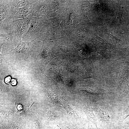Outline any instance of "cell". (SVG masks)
<instances>
[{"instance_id":"obj_1","label":"cell","mask_w":129,"mask_h":129,"mask_svg":"<svg viewBox=\"0 0 129 129\" xmlns=\"http://www.w3.org/2000/svg\"><path fill=\"white\" fill-rule=\"evenodd\" d=\"M33 16L31 14L22 19L5 21L0 25V31L2 33H11L19 41L29 29Z\"/></svg>"},{"instance_id":"obj_2","label":"cell","mask_w":129,"mask_h":129,"mask_svg":"<svg viewBox=\"0 0 129 129\" xmlns=\"http://www.w3.org/2000/svg\"><path fill=\"white\" fill-rule=\"evenodd\" d=\"M43 24L42 17L33 16L29 29L23 35L21 39L24 42H31L38 38L42 31Z\"/></svg>"},{"instance_id":"obj_3","label":"cell","mask_w":129,"mask_h":129,"mask_svg":"<svg viewBox=\"0 0 129 129\" xmlns=\"http://www.w3.org/2000/svg\"><path fill=\"white\" fill-rule=\"evenodd\" d=\"M32 4L29 1L25 6L22 8H17L11 6L8 16L6 19L13 21L24 18L32 14Z\"/></svg>"},{"instance_id":"obj_4","label":"cell","mask_w":129,"mask_h":129,"mask_svg":"<svg viewBox=\"0 0 129 129\" xmlns=\"http://www.w3.org/2000/svg\"><path fill=\"white\" fill-rule=\"evenodd\" d=\"M32 4L33 10L32 14L33 16L37 17L44 16L47 12V6L44 1L28 0Z\"/></svg>"},{"instance_id":"obj_5","label":"cell","mask_w":129,"mask_h":129,"mask_svg":"<svg viewBox=\"0 0 129 129\" xmlns=\"http://www.w3.org/2000/svg\"><path fill=\"white\" fill-rule=\"evenodd\" d=\"M33 41L31 42H23L20 40L18 43L17 46L9 53L12 54H22L30 52L35 47V46L32 44Z\"/></svg>"},{"instance_id":"obj_6","label":"cell","mask_w":129,"mask_h":129,"mask_svg":"<svg viewBox=\"0 0 129 129\" xmlns=\"http://www.w3.org/2000/svg\"><path fill=\"white\" fill-rule=\"evenodd\" d=\"M11 0H0V22H2L7 17L10 7Z\"/></svg>"},{"instance_id":"obj_7","label":"cell","mask_w":129,"mask_h":129,"mask_svg":"<svg viewBox=\"0 0 129 129\" xmlns=\"http://www.w3.org/2000/svg\"><path fill=\"white\" fill-rule=\"evenodd\" d=\"M85 110L88 119V129H98L97 126L96 118L91 109L87 107Z\"/></svg>"},{"instance_id":"obj_8","label":"cell","mask_w":129,"mask_h":129,"mask_svg":"<svg viewBox=\"0 0 129 129\" xmlns=\"http://www.w3.org/2000/svg\"><path fill=\"white\" fill-rule=\"evenodd\" d=\"M129 74V64H125L121 65L119 75V80L122 83L125 80H127Z\"/></svg>"},{"instance_id":"obj_9","label":"cell","mask_w":129,"mask_h":129,"mask_svg":"<svg viewBox=\"0 0 129 129\" xmlns=\"http://www.w3.org/2000/svg\"><path fill=\"white\" fill-rule=\"evenodd\" d=\"M29 2L28 0H11V6L17 8H21L25 6Z\"/></svg>"},{"instance_id":"obj_10","label":"cell","mask_w":129,"mask_h":129,"mask_svg":"<svg viewBox=\"0 0 129 129\" xmlns=\"http://www.w3.org/2000/svg\"><path fill=\"white\" fill-rule=\"evenodd\" d=\"M90 93L93 94H99L107 93L108 91L101 88H89L81 89Z\"/></svg>"},{"instance_id":"obj_11","label":"cell","mask_w":129,"mask_h":129,"mask_svg":"<svg viewBox=\"0 0 129 129\" xmlns=\"http://www.w3.org/2000/svg\"><path fill=\"white\" fill-rule=\"evenodd\" d=\"M100 117L103 120L106 122H108L110 118L108 112L103 109H100L98 111Z\"/></svg>"},{"instance_id":"obj_12","label":"cell","mask_w":129,"mask_h":129,"mask_svg":"<svg viewBox=\"0 0 129 129\" xmlns=\"http://www.w3.org/2000/svg\"><path fill=\"white\" fill-rule=\"evenodd\" d=\"M82 76L84 78H92L96 79V76L93 70L91 69H86L84 71Z\"/></svg>"},{"instance_id":"obj_13","label":"cell","mask_w":129,"mask_h":129,"mask_svg":"<svg viewBox=\"0 0 129 129\" xmlns=\"http://www.w3.org/2000/svg\"><path fill=\"white\" fill-rule=\"evenodd\" d=\"M122 83L121 88L122 91L129 96V86L127 80H124Z\"/></svg>"},{"instance_id":"obj_14","label":"cell","mask_w":129,"mask_h":129,"mask_svg":"<svg viewBox=\"0 0 129 129\" xmlns=\"http://www.w3.org/2000/svg\"><path fill=\"white\" fill-rule=\"evenodd\" d=\"M104 28L106 33H107L108 35H109V37L114 39H115L116 40H118V39L116 38V37L113 35L111 32L110 31L109 29L108 28L105 24H104Z\"/></svg>"},{"instance_id":"obj_15","label":"cell","mask_w":129,"mask_h":129,"mask_svg":"<svg viewBox=\"0 0 129 129\" xmlns=\"http://www.w3.org/2000/svg\"><path fill=\"white\" fill-rule=\"evenodd\" d=\"M129 116V102L128 107L126 110L123 113L122 118L123 120Z\"/></svg>"},{"instance_id":"obj_16","label":"cell","mask_w":129,"mask_h":129,"mask_svg":"<svg viewBox=\"0 0 129 129\" xmlns=\"http://www.w3.org/2000/svg\"><path fill=\"white\" fill-rule=\"evenodd\" d=\"M47 114L48 117L50 119H53L55 117V115L51 110H48Z\"/></svg>"},{"instance_id":"obj_17","label":"cell","mask_w":129,"mask_h":129,"mask_svg":"<svg viewBox=\"0 0 129 129\" xmlns=\"http://www.w3.org/2000/svg\"><path fill=\"white\" fill-rule=\"evenodd\" d=\"M11 79V77L8 76L6 78L5 80V82L7 84H9Z\"/></svg>"},{"instance_id":"obj_18","label":"cell","mask_w":129,"mask_h":129,"mask_svg":"<svg viewBox=\"0 0 129 129\" xmlns=\"http://www.w3.org/2000/svg\"><path fill=\"white\" fill-rule=\"evenodd\" d=\"M17 83L16 79H12L11 81V84L13 85H15Z\"/></svg>"},{"instance_id":"obj_19","label":"cell","mask_w":129,"mask_h":129,"mask_svg":"<svg viewBox=\"0 0 129 129\" xmlns=\"http://www.w3.org/2000/svg\"><path fill=\"white\" fill-rule=\"evenodd\" d=\"M34 124L35 127L37 129L38 128L39 126V124L37 122L35 121L34 122Z\"/></svg>"},{"instance_id":"obj_20","label":"cell","mask_w":129,"mask_h":129,"mask_svg":"<svg viewBox=\"0 0 129 129\" xmlns=\"http://www.w3.org/2000/svg\"><path fill=\"white\" fill-rule=\"evenodd\" d=\"M70 129H76L74 128H71Z\"/></svg>"}]
</instances>
